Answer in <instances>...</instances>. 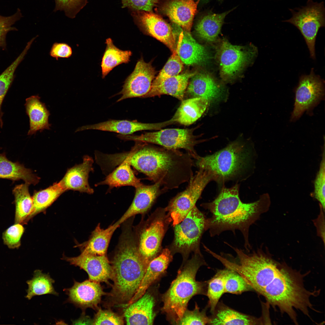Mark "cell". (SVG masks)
<instances>
[{
  "mask_svg": "<svg viewBox=\"0 0 325 325\" xmlns=\"http://www.w3.org/2000/svg\"><path fill=\"white\" fill-rule=\"evenodd\" d=\"M131 150L120 154L121 161L128 162L166 191L178 188L193 175V157L188 153L135 141Z\"/></svg>",
  "mask_w": 325,
  "mask_h": 325,
  "instance_id": "cell-1",
  "label": "cell"
},
{
  "mask_svg": "<svg viewBox=\"0 0 325 325\" xmlns=\"http://www.w3.org/2000/svg\"><path fill=\"white\" fill-rule=\"evenodd\" d=\"M238 184L230 188L223 186L216 198L211 202L202 203L201 206L211 213V216L206 219L205 231L209 230L211 237L230 231L235 233L238 230L242 234L244 246L248 252L251 249L249 241L250 226L269 210L271 204L267 193L260 196L252 203L242 202L239 195Z\"/></svg>",
  "mask_w": 325,
  "mask_h": 325,
  "instance_id": "cell-2",
  "label": "cell"
},
{
  "mask_svg": "<svg viewBox=\"0 0 325 325\" xmlns=\"http://www.w3.org/2000/svg\"><path fill=\"white\" fill-rule=\"evenodd\" d=\"M149 264L138 251L131 228L122 232L111 264L113 282L109 294L116 303L122 307L135 294Z\"/></svg>",
  "mask_w": 325,
  "mask_h": 325,
  "instance_id": "cell-3",
  "label": "cell"
},
{
  "mask_svg": "<svg viewBox=\"0 0 325 325\" xmlns=\"http://www.w3.org/2000/svg\"><path fill=\"white\" fill-rule=\"evenodd\" d=\"M305 275L284 264H281L275 277L264 289L261 295L268 303L287 314L296 324H298L294 309L309 317V310H314L310 299L319 291H310L304 286Z\"/></svg>",
  "mask_w": 325,
  "mask_h": 325,
  "instance_id": "cell-4",
  "label": "cell"
},
{
  "mask_svg": "<svg viewBox=\"0 0 325 325\" xmlns=\"http://www.w3.org/2000/svg\"><path fill=\"white\" fill-rule=\"evenodd\" d=\"M206 265L201 252H193L190 259L182 263L176 278L162 295L161 310L173 324H178L193 296L206 295L207 281L196 279L199 268Z\"/></svg>",
  "mask_w": 325,
  "mask_h": 325,
  "instance_id": "cell-5",
  "label": "cell"
},
{
  "mask_svg": "<svg viewBox=\"0 0 325 325\" xmlns=\"http://www.w3.org/2000/svg\"><path fill=\"white\" fill-rule=\"evenodd\" d=\"M231 246L237 254L238 264L211 250L209 253L220 261L226 268L240 274L253 291L260 295L277 275L280 264L262 248L247 254L241 249Z\"/></svg>",
  "mask_w": 325,
  "mask_h": 325,
  "instance_id": "cell-6",
  "label": "cell"
},
{
  "mask_svg": "<svg viewBox=\"0 0 325 325\" xmlns=\"http://www.w3.org/2000/svg\"><path fill=\"white\" fill-rule=\"evenodd\" d=\"M253 156L244 144L235 141L212 155L200 156L196 165L209 172L213 181L221 184L244 174L252 165Z\"/></svg>",
  "mask_w": 325,
  "mask_h": 325,
  "instance_id": "cell-7",
  "label": "cell"
},
{
  "mask_svg": "<svg viewBox=\"0 0 325 325\" xmlns=\"http://www.w3.org/2000/svg\"><path fill=\"white\" fill-rule=\"evenodd\" d=\"M172 221L165 208L159 207L140 224L135 236L137 246L148 263L161 252L162 240Z\"/></svg>",
  "mask_w": 325,
  "mask_h": 325,
  "instance_id": "cell-8",
  "label": "cell"
},
{
  "mask_svg": "<svg viewBox=\"0 0 325 325\" xmlns=\"http://www.w3.org/2000/svg\"><path fill=\"white\" fill-rule=\"evenodd\" d=\"M204 215L194 206L180 223L174 226L173 240L168 247L173 255L180 253L186 262L192 252H200V243L205 230Z\"/></svg>",
  "mask_w": 325,
  "mask_h": 325,
  "instance_id": "cell-9",
  "label": "cell"
},
{
  "mask_svg": "<svg viewBox=\"0 0 325 325\" xmlns=\"http://www.w3.org/2000/svg\"><path fill=\"white\" fill-rule=\"evenodd\" d=\"M193 128H167L157 131L147 132L140 135H119L118 137L125 140L140 141L155 144L172 150H185L196 160L200 157L195 146L200 142L193 134Z\"/></svg>",
  "mask_w": 325,
  "mask_h": 325,
  "instance_id": "cell-10",
  "label": "cell"
},
{
  "mask_svg": "<svg viewBox=\"0 0 325 325\" xmlns=\"http://www.w3.org/2000/svg\"><path fill=\"white\" fill-rule=\"evenodd\" d=\"M213 181L212 175L201 169L191 178L186 189L178 193L165 208L171 218L174 227L181 221L196 206L206 185Z\"/></svg>",
  "mask_w": 325,
  "mask_h": 325,
  "instance_id": "cell-11",
  "label": "cell"
},
{
  "mask_svg": "<svg viewBox=\"0 0 325 325\" xmlns=\"http://www.w3.org/2000/svg\"><path fill=\"white\" fill-rule=\"evenodd\" d=\"M292 16L284 21L296 26L305 40L310 56L315 58V45L319 29L325 26V8L323 2L308 0L306 5L295 11L290 9Z\"/></svg>",
  "mask_w": 325,
  "mask_h": 325,
  "instance_id": "cell-12",
  "label": "cell"
},
{
  "mask_svg": "<svg viewBox=\"0 0 325 325\" xmlns=\"http://www.w3.org/2000/svg\"><path fill=\"white\" fill-rule=\"evenodd\" d=\"M255 48L234 45L223 41L218 50L220 73L224 81L235 78L255 55Z\"/></svg>",
  "mask_w": 325,
  "mask_h": 325,
  "instance_id": "cell-13",
  "label": "cell"
},
{
  "mask_svg": "<svg viewBox=\"0 0 325 325\" xmlns=\"http://www.w3.org/2000/svg\"><path fill=\"white\" fill-rule=\"evenodd\" d=\"M324 93V82L312 68L308 75L302 76L296 91L295 102L291 120L299 118L322 99Z\"/></svg>",
  "mask_w": 325,
  "mask_h": 325,
  "instance_id": "cell-14",
  "label": "cell"
},
{
  "mask_svg": "<svg viewBox=\"0 0 325 325\" xmlns=\"http://www.w3.org/2000/svg\"><path fill=\"white\" fill-rule=\"evenodd\" d=\"M135 23L144 32L167 46L172 52L176 50V35L173 28L159 16L151 11H130Z\"/></svg>",
  "mask_w": 325,
  "mask_h": 325,
  "instance_id": "cell-15",
  "label": "cell"
},
{
  "mask_svg": "<svg viewBox=\"0 0 325 325\" xmlns=\"http://www.w3.org/2000/svg\"><path fill=\"white\" fill-rule=\"evenodd\" d=\"M155 74V70L151 63L146 62L141 58L125 80L122 90L118 93L121 97L117 102L129 98H144L150 91Z\"/></svg>",
  "mask_w": 325,
  "mask_h": 325,
  "instance_id": "cell-16",
  "label": "cell"
},
{
  "mask_svg": "<svg viewBox=\"0 0 325 325\" xmlns=\"http://www.w3.org/2000/svg\"><path fill=\"white\" fill-rule=\"evenodd\" d=\"M63 259L70 265L79 267L85 271L89 280L98 283L109 284L112 274L111 265L106 255H94L81 253L77 257H69L64 255Z\"/></svg>",
  "mask_w": 325,
  "mask_h": 325,
  "instance_id": "cell-17",
  "label": "cell"
},
{
  "mask_svg": "<svg viewBox=\"0 0 325 325\" xmlns=\"http://www.w3.org/2000/svg\"><path fill=\"white\" fill-rule=\"evenodd\" d=\"M64 290L68 296V301L83 309L98 308L102 296L108 294L103 291L100 283L89 280L82 282L74 280L71 287Z\"/></svg>",
  "mask_w": 325,
  "mask_h": 325,
  "instance_id": "cell-18",
  "label": "cell"
},
{
  "mask_svg": "<svg viewBox=\"0 0 325 325\" xmlns=\"http://www.w3.org/2000/svg\"><path fill=\"white\" fill-rule=\"evenodd\" d=\"M173 24L174 31L179 34L176 50L184 64L194 65L206 62L209 57L205 48L194 39L190 32Z\"/></svg>",
  "mask_w": 325,
  "mask_h": 325,
  "instance_id": "cell-19",
  "label": "cell"
},
{
  "mask_svg": "<svg viewBox=\"0 0 325 325\" xmlns=\"http://www.w3.org/2000/svg\"><path fill=\"white\" fill-rule=\"evenodd\" d=\"M174 123L172 119L164 122L156 123H144L126 120H110L93 125L82 126L77 128L75 132L92 129L113 132L121 135H131L139 131L159 130Z\"/></svg>",
  "mask_w": 325,
  "mask_h": 325,
  "instance_id": "cell-20",
  "label": "cell"
},
{
  "mask_svg": "<svg viewBox=\"0 0 325 325\" xmlns=\"http://www.w3.org/2000/svg\"><path fill=\"white\" fill-rule=\"evenodd\" d=\"M156 297L147 291L137 300L125 308L124 317L127 325H152L156 315Z\"/></svg>",
  "mask_w": 325,
  "mask_h": 325,
  "instance_id": "cell-21",
  "label": "cell"
},
{
  "mask_svg": "<svg viewBox=\"0 0 325 325\" xmlns=\"http://www.w3.org/2000/svg\"><path fill=\"white\" fill-rule=\"evenodd\" d=\"M159 183L150 185L141 183L135 187V192L133 201L128 208L115 223L120 225L128 219L138 214H143L151 208L157 198L166 191L161 188Z\"/></svg>",
  "mask_w": 325,
  "mask_h": 325,
  "instance_id": "cell-22",
  "label": "cell"
},
{
  "mask_svg": "<svg viewBox=\"0 0 325 325\" xmlns=\"http://www.w3.org/2000/svg\"><path fill=\"white\" fill-rule=\"evenodd\" d=\"M94 160L88 155L83 157L82 163L68 169L64 176L60 181L66 190H72L89 194L94 191L88 182L89 173L93 171Z\"/></svg>",
  "mask_w": 325,
  "mask_h": 325,
  "instance_id": "cell-23",
  "label": "cell"
},
{
  "mask_svg": "<svg viewBox=\"0 0 325 325\" xmlns=\"http://www.w3.org/2000/svg\"><path fill=\"white\" fill-rule=\"evenodd\" d=\"M223 92L221 88L211 75L202 72L196 73L190 78L185 94L190 98H205L209 102L221 98Z\"/></svg>",
  "mask_w": 325,
  "mask_h": 325,
  "instance_id": "cell-24",
  "label": "cell"
},
{
  "mask_svg": "<svg viewBox=\"0 0 325 325\" xmlns=\"http://www.w3.org/2000/svg\"><path fill=\"white\" fill-rule=\"evenodd\" d=\"M173 256L167 247L163 249L159 255L150 261L137 291L124 307L135 302L144 294L150 286L165 271L172 260Z\"/></svg>",
  "mask_w": 325,
  "mask_h": 325,
  "instance_id": "cell-25",
  "label": "cell"
},
{
  "mask_svg": "<svg viewBox=\"0 0 325 325\" xmlns=\"http://www.w3.org/2000/svg\"><path fill=\"white\" fill-rule=\"evenodd\" d=\"M197 6L193 0H172L164 5L163 10L174 23L190 32Z\"/></svg>",
  "mask_w": 325,
  "mask_h": 325,
  "instance_id": "cell-26",
  "label": "cell"
},
{
  "mask_svg": "<svg viewBox=\"0 0 325 325\" xmlns=\"http://www.w3.org/2000/svg\"><path fill=\"white\" fill-rule=\"evenodd\" d=\"M38 95L32 96L26 99L24 104L26 114L29 118V129L27 135L35 134L38 131L50 130L51 124L48 118L50 115L45 103L40 101Z\"/></svg>",
  "mask_w": 325,
  "mask_h": 325,
  "instance_id": "cell-27",
  "label": "cell"
},
{
  "mask_svg": "<svg viewBox=\"0 0 325 325\" xmlns=\"http://www.w3.org/2000/svg\"><path fill=\"white\" fill-rule=\"evenodd\" d=\"M196 72H187L169 78L157 85L151 87L144 98L170 95L182 101L184 100L189 81Z\"/></svg>",
  "mask_w": 325,
  "mask_h": 325,
  "instance_id": "cell-28",
  "label": "cell"
},
{
  "mask_svg": "<svg viewBox=\"0 0 325 325\" xmlns=\"http://www.w3.org/2000/svg\"><path fill=\"white\" fill-rule=\"evenodd\" d=\"M211 317L210 325H261L262 317L257 318L237 311L218 302Z\"/></svg>",
  "mask_w": 325,
  "mask_h": 325,
  "instance_id": "cell-29",
  "label": "cell"
},
{
  "mask_svg": "<svg viewBox=\"0 0 325 325\" xmlns=\"http://www.w3.org/2000/svg\"><path fill=\"white\" fill-rule=\"evenodd\" d=\"M172 118L175 122L185 126L192 124L203 115L209 102L202 98H192L183 100Z\"/></svg>",
  "mask_w": 325,
  "mask_h": 325,
  "instance_id": "cell-30",
  "label": "cell"
},
{
  "mask_svg": "<svg viewBox=\"0 0 325 325\" xmlns=\"http://www.w3.org/2000/svg\"><path fill=\"white\" fill-rule=\"evenodd\" d=\"M120 225L115 223L107 228H101L98 224L88 240L80 245L82 253L97 255H106L112 235Z\"/></svg>",
  "mask_w": 325,
  "mask_h": 325,
  "instance_id": "cell-31",
  "label": "cell"
},
{
  "mask_svg": "<svg viewBox=\"0 0 325 325\" xmlns=\"http://www.w3.org/2000/svg\"><path fill=\"white\" fill-rule=\"evenodd\" d=\"M0 178L15 181L20 180L29 185L38 183L39 178L30 169L18 162H12L7 158L5 153L0 154Z\"/></svg>",
  "mask_w": 325,
  "mask_h": 325,
  "instance_id": "cell-32",
  "label": "cell"
},
{
  "mask_svg": "<svg viewBox=\"0 0 325 325\" xmlns=\"http://www.w3.org/2000/svg\"><path fill=\"white\" fill-rule=\"evenodd\" d=\"M231 11L220 14L209 12L203 16L195 26L197 35L207 42L215 41L220 32L226 16Z\"/></svg>",
  "mask_w": 325,
  "mask_h": 325,
  "instance_id": "cell-33",
  "label": "cell"
},
{
  "mask_svg": "<svg viewBox=\"0 0 325 325\" xmlns=\"http://www.w3.org/2000/svg\"><path fill=\"white\" fill-rule=\"evenodd\" d=\"M131 166L127 161H122L104 180L97 183L96 186L107 185L110 189L127 186L137 187L142 183L140 179L135 175Z\"/></svg>",
  "mask_w": 325,
  "mask_h": 325,
  "instance_id": "cell-34",
  "label": "cell"
},
{
  "mask_svg": "<svg viewBox=\"0 0 325 325\" xmlns=\"http://www.w3.org/2000/svg\"><path fill=\"white\" fill-rule=\"evenodd\" d=\"M29 185L25 183L16 185L13 189L15 206V223H26L32 211L33 201L29 191Z\"/></svg>",
  "mask_w": 325,
  "mask_h": 325,
  "instance_id": "cell-35",
  "label": "cell"
},
{
  "mask_svg": "<svg viewBox=\"0 0 325 325\" xmlns=\"http://www.w3.org/2000/svg\"><path fill=\"white\" fill-rule=\"evenodd\" d=\"M106 48L101 63L103 78H104L114 67L130 61L132 52L130 50L123 51L117 48L111 38L106 39Z\"/></svg>",
  "mask_w": 325,
  "mask_h": 325,
  "instance_id": "cell-36",
  "label": "cell"
},
{
  "mask_svg": "<svg viewBox=\"0 0 325 325\" xmlns=\"http://www.w3.org/2000/svg\"><path fill=\"white\" fill-rule=\"evenodd\" d=\"M66 191L59 181L54 183L45 189L34 192L32 197V211L28 221L45 210Z\"/></svg>",
  "mask_w": 325,
  "mask_h": 325,
  "instance_id": "cell-37",
  "label": "cell"
},
{
  "mask_svg": "<svg viewBox=\"0 0 325 325\" xmlns=\"http://www.w3.org/2000/svg\"><path fill=\"white\" fill-rule=\"evenodd\" d=\"M54 281L48 274L43 273L40 270H36L32 278L26 281L28 288L26 297L30 300L36 296L51 294L57 296L53 284Z\"/></svg>",
  "mask_w": 325,
  "mask_h": 325,
  "instance_id": "cell-38",
  "label": "cell"
},
{
  "mask_svg": "<svg viewBox=\"0 0 325 325\" xmlns=\"http://www.w3.org/2000/svg\"><path fill=\"white\" fill-rule=\"evenodd\" d=\"M224 269L219 270L207 281L206 295L209 299L208 306L212 313L215 311L220 299L224 293Z\"/></svg>",
  "mask_w": 325,
  "mask_h": 325,
  "instance_id": "cell-39",
  "label": "cell"
},
{
  "mask_svg": "<svg viewBox=\"0 0 325 325\" xmlns=\"http://www.w3.org/2000/svg\"><path fill=\"white\" fill-rule=\"evenodd\" d=\"M224 293L239 294L244 292L253 290L243 278L233 270L226 268L224 269Z\"/></svg>",
  "mask_w": 325,
  "mask_h": 325,
  "instance_id": "cell-40",
  "label": "cell"
},
{
  "mask_svg": "<svg viewBox=\"0 0 325 325\" xmlns=\"http://www.w3.org/2000/svg\"><path fill=\"white\" fill-rule=\"evenodd\" d=\"M183 68L184 63L176 50L174 51L158 75L153 80L151 87L157 85L169 78L179 74Z\"/></svg>",
  "mask_w": 325,
  "mask_h": 325,
  "instance_id": "cell-41",
  "label": "cell"
},
{
  "mask_svg": "<svg viewBox=\"0 0 325 325\" xmlns=\"http://www.w3.org/2000/svg\"><path fill=\"white\" fill-rule=\"evenodd\" d=\"M23 56H19L0 75V127H3L2 119L4 113L1 110L3 100L13 80L14 74L17 67L23 59Z\"/></svg>",
  "mask_w": 325,
  "mask_h": 325,
  "instance_id": "cell-42",
  "label": "cell"
},
{
  "mask_svg": "<svg viewBox=\"0 0 325 325\" xmlns=\"http://www.w3.org/2000/svg\"><path fill=\"white\" fill-rule=\"evenodd\" d=\"M325 144L323 146L321 160L319 168L314 181V197L319 202L325 211Z\"/></svg>",
  "mask_w": 325,
  "mask_h": 325,
  "instance_id": "cell-43",
  "label": "cell"
},
{
  "mask_svg": "<svg viewBox=\"0 0 325 325\" xmlns=\"http://www.w3.org/2000/svg\"><path fill=\"white\" fill-rule=\"evenodd\" d=\"M207 308V307L200 311L199 307L196 303L193 310L186 309L178 325L209 324L210 319L206 314Z\"/></svg>",
  "mask_w": 325,
  "mask_h": 325,
  "instance_id": "cell-44",
  "label": "cell"
},
{
  "mask_svg": "<svg viewBox=\"0 0 325 325\" xmlns=\"http://www.w3.org/2000/svg\"><path fill=\"white\" fill-rule=\"evenodd\" d=\"M54 11H63L67 17L73 19L87 5L88 0H54Z\"/></svg>",
  "mask_w": 325,
  "mask_h": 325,
  "instance_id": "cell-45",
  "label": "cell"
},
{
  "mask_svg": "<svg viewBox=\"0 0 325 325\" xmlns=\"http://www.w3.org/2000/svg\"><path fill=\"white\" fill-rule=\"evenodd\" d=\"M24 228L20 223H15L7 229L2 234L4 243L10 249L18 248Z\"/></svg>",
  "mask_w": 325,
  "mask_h": 325,
  "instance_id": "cell-46",
  "label": "cell"
},
{
  "mask_svg": "<svg viewBox=\"0 0 325 325\" xmlns=\"http://www.w3.org/2000/svg\"><path fill=\"white\" fill-rule=\"evenodd\" d=\"M93 325H122L124 324L123 317L110 310H98L93 320Z\"/></svg>",
  "mask_w": 325,
  "mask_h": 325,
  "instance_id": "cell-47",
  "label": "cell"
},
{
  "mask_svg": "<svg viewBox=\"0 0 325 325\" xmlns=\"http://www.w3.org/2000/svg\"><path fill=\"white\" fill-rule=\"evenodd\" d=\"M22 17L21 10L19 8L15 13L11 16H4L0 15V47L5 45L8 33L17 30L13 25Z\"/></svg>",
  "mask_w": 325,
  "mask_h": 325,
  "instance_id": "cell-48",
  "label": "cell"
},
{
  "mask_svg": "<svg viewBox=\"0 0 325 325\" xmlns=\"http://www.w3.org/2000/svg\"><path fill=\"white\" fill-rule=\"evenodd\" d=\"M159 0H121L122 8H127L130 11H152Z\"/></svg>",
  "mask_w": 325,
  "mask_h": 325,
  "instance_id": "cell-49",
  "label": "cell"
},
{
  "mask_svg": "<svg viewBox=\"0 0 325 325\" xmlns=\"http://www.w3.org/2000/svg\"><path fill=\"white\" fill-rule=\"evenodd\" d=\"M72 54L71 47L64 43H54L50 52V56L57 60L59 58H68L71 57Z\"/></svg>",
  "mask_w": 325,
  "mask_h": 325,
  "instance_id": "cell-50",
  "label": "cell"
},
{
  "mask_svg": "<svg viewBox=\"0 0 325 325\" xmlns=\"http://www.w3.org/2000/svg\"><path fill=\"white\" fill-rule=\"evenodd\" d=\"M320 212L317 217L313 220L316 228L317 236L322 240L325 244V211L319 204Z\"/></svg>",
  "mask_w": 325,
  "mask_h": 325,
  "instance_id": "cell-51",
  "label": "cell"
},
{
  "mask_svg": "<svg viewBox=\"0 0 325 325\" xmlns=\"http://www.w3.org/2000/svg\"><path fill=\"white\" fill-rule=\"evenodd\" d=\"M82 315L77 320H76L74 324H93V320L87 316ZM74 323V322H73Z\"/></svg>",
  "mask_w": 325,
  "mask_h": 325,
  "instance_id": "cell-52",
  "label": "cell"
},
{
  "mask_svg": "<svg viewBox=\"0 0 325 325\" xmlns=\"http://www.w3.org/2000/svg\"><path fill=\"white\" fill-rule=\"evenodd\" d=\"M205 0V1H208V0Z\"/></svg>",
  "mask_w": 325,
  "mask_h": 325,
  "instance_id": "cell-53",
  "label": "cell"
},
{
  "mask_svg": "<svg viewBox=\"0 0 325 325\" xmlns=\"http://www.w3.org/2000/svg\"><path fill=\"white\" fill-rule=\"evenodd\" d=\"M1 149H2V148L0 147V150H1Z\"/></svg>",
  "mask_w": 325,
  "mask_h": 325,
  "instance_id": "cell-54",
  "label": "cell"
}]
</instances>
